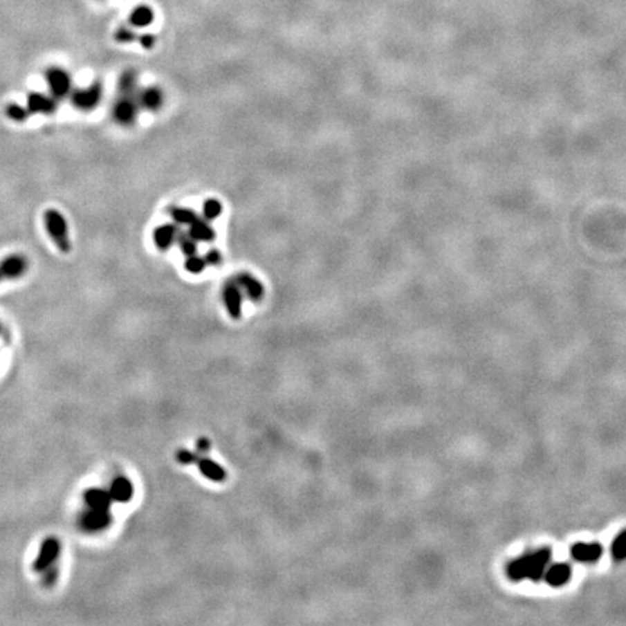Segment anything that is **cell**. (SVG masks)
Instances as JSON below:
<instances>
[{
    "label": "cell",
    "mask_w": 626,
    "mask_h": 626,
    "mask_svg": "<svg viewBox=\"0 0 626 626\" xmlns=\"http://www.w3.org/2000/svg\"><path fill=\"white\" fill-rule=\"evenodd\" d=\"M44 225L47 234L61 252L71 251V241L68 238V228L63 213L55 209H48L44 213Z\"/></svg>",
    "instance_id": "3"
},
{
    "label": "cell",
    "mask_w": 626,
    "mask_h": 626,
    "mask_svg": "<svg viewBox=\"0 0 626 626\" xmlns=\"http://www.w3.org/2000/svg\"><path fill=\"white\" fill-rule=\"evenodd\" d=\"M222 213V205L215 201V199H209L205 202L203 205V215L206 221H213L217 219Z\"/></svg>",
    "instance_id": "26"
},
{
    "label": "cell",
    "mask_w": 626,
    "mask_h": 626,
    "mask_svg": "<svg viewBox=\"0 0 626 626\" xmlns=\"http://www.w3.org/2000/svg\"><path fill=\"white\" fill-rule=\"evenodd\" d=\"M28 108H24L19 103H9L6 108V116L15 122H24L29 118Z\"/></svg>",
    "instance_id": "24"
},
{
    "label": "cell",
    "mask_w": 626,
    "mask_h": 626,
    "mask_svg": "<svg viewBox=\"0 0 626 626\" xmlns=\"http://www.w3.org/2000/svg\"><path fill=\"white\" fill-rule=\"evenodd\" d=\"M197 458H199V454L192 452V451H186V450H180L178 454H177V460L181 464H193V463L197 461Z\"/></svg>",
    "instance_id": "28"
},
{
    "label": "cell",
    "mask_w": 626,
    "mask_h": 626,
    "mask_svg": "<svg viewBox=\"0 0 626 626\" xmlns=\"http://www.w3.org/2000/svg\"><path fill=\"white\" fill-rule=\"evenodd\" d=\"M45 578H48V584H51L54 582V578H55V570H51L50 576H48V573L45 574Z\"/></svg>",
    "instance_id": "32"
},
{
    "label": "cell",
    "mask_w": 626,
    "mask_h": 626,
    "mask_svg": "<svg viewBox=\"0 0 626 626\" xmlns=\"http://www.w3.org/2000/svg\"><path fill=\"white\" fill-rule=\"evenodd\" d=\"M197 451L199 452H208L210 450V442L205 438H202L201 441H197Z\"/></svg>",
    "instance_id": "31"
},
{
    "label": "cell",
    "mask_w": 626,
    "mask_h": 626,
    "mask_svg": "<svg viewBox=\"0 0 626 626\" xmlns=\"http://www.w3.org/2000/svg\"><path fill=\"white\" fill-rule=\"evenodd\" d=\"M209 221H202L197 218L189 229V234L196 239V241H205L209 242L213 238H215V231H213L212 226L208 223Z\"/></svg>",
    "instance_id": "20"
},
{
    "label": "cell",
    "mask_w": 626,
    "mask_h": 626,
    "mask_svg": "<svg viewBox=\"0 0 626 626\" xmlns=\"http://www.w3.org/2000/svg\"><path fill=\"white\" fill-rule=\"evenodd\" d=\"M223 300L228 308L229 315H231L234 319H238L241 316V306H242V292L239 286L234 282L228 283L225 286V292H223Z\"/></svg>",
    "instance_id": "13"
},
{
    "label": "cell",
    "mask_w": 626,
    "mask_h": 626,
    "mask_svg": "<svg viewBox=\"0 0 626 626\" xmlns=\"http://www.w3.org/2000/svg\"><path fill=\"white\" fill-rule=\"evenodd\" d=\"M235 283L239 286L241 292L246 293L251 300H259L264 295L263 284L250 276V274H239Z\"/></svg>",
    "instance_id": "16"
},
{
    "label": "cell",
    "mask_w": 626,
    "mask_h": 626,
    "mask_svg": "<svg viewBox=\"0 0 626 626\" xmlns=\"http://www.w3.org/2000/svg\"><path fill=\"white\" fill-rule=\"evenodd\" d=\"M206 264H209V266H218L219 263H221V254L218 252V251H215V250H212V251H209L208 254H206Z\"/></svg>",
    "instance_id": "30"
},
{
    "label": "cell",
    "mask_w": 626,
    "mask_h": 626,
    "mask_svg": "<svg viewBox=\"0 0 626 626\" xmlns=\"http://www.w3.org/2000/svg\"><path fill=\"white\" fill-rule=\"evenodd\" d=\"M612 555L618 561L626 560V529L622 531L612 542Z\"/></svg>",
    "instance_id": "23"
},
{
    "label": "cell",
    "mask_w": 626,
    "mask_h": 626,
    "mask_svg": "<svg viewBox=\"0 0 626 626\" xmlns=\"http://www.w3.org/2000/svg\"><path fill=\"white\" fill-rule=\"evenodd\" d=\"M138 91H119L118 98L112 106V116L113 120L120 127H132L136 119H138L140 113V102H138Z\"/></svg>",
    "instance_id": "2"
},
{
    "label": "cell",
    "mask_w": 626,
    "mask_h": 626,
    "mask_svg": "<svg viewBox=\"0 0 626 626\" xmlns=\"http://www.w3.org/2000/svg\"><path fill=\"white\" fill-rule=\"evenodd\" d=\"M549 561H551V549L540 548L509 562L506 571L513 582H522V580L538 582L544 577Z\"/></svg>",
    "instance_id": "1"
},
{
    "label": "cell",
    "mask_w": 626,
    "mask_h": 626,
    "mask_svg": "<svg viewBox=\"0 0 626 626\" xmlns=\"http://www.w3.org/2000/svg\"><path fill=\"white\" fill-rule=\"evenodd\" d=\"M177 242H178V246H180V250H181V252L185 254L186 257H190V255H194L196 254V251H197V241L187 232V234H178V237H177Z\"/></svg>",
    "instance_id": "22"
},
{
    "label": "cell",
    "mask_w": 626,
    "mask_h": 626,
    "mask_svg": "<svg viewBox=\"0 0 626 626\" xmlns=\"http://www.w3.org/2000/svg\"><path fill=\"white\" fill-rule=\"evenodd\" d=\"M603 554V548L599 542H577L571 548V557L578 562H596Z\"/></svg>",
    "instance_id": "10"
},
{
    "label": "cell",
    "mask_w": 626,
    "mask_h": 626,
    "mask_svg": "<svg viewBox=\"0 0 626 626\" xmlns=\"http://www.w3.org/2000/svg\"><path fill=\"white\" fill-rule=\"evenodd\" d=\"M196 464H197V467H199L202 475L212 481H223L226 479L225 470L221 466H218L215 461L209 460V458L199 457L197 458Z\"/></svg>",
    "instance_id": "18"
},
{
    "label": "cell",
    "mask_w": 626,
    "mask_h": 626,
    "mask_svg": "<svg viewBox=\"0 0 626 626\" xmlns=\"http://www.w3.org/2000/svg\"><path fill=\"white\" fill-rule=\"evenodd\" d=\"M28 270V259L24 255L12 254L0 261V277L2 279H19Z\"/></svg>",
    "instance_id": "7"
},
{
    "label": "cell",
    "mask_w": 626,
    "mask_h": 626,
    "mask_svg": "<svg viewBox=\"0 0 626 626\" xmlns=\"http://www.w3.org/2000/svg\"><path fill=\"white\" fill-rule=\"evenodd\" d=\"M103 87L99 82L91 83L90 86L84 89H75L71 91V103L75 109L90 112L98 108V104L102 100Z\"/></svg>",
    "instance_id": "4"
},
{
    "label": "cell",
    "mask_w": 626,
    "mask_h": 626,
    "mask_svg": "<svg viewBox=\"0 0 626 626\" xmlns=\"http://www.w3.org/2000/svg\"><path fill=\"white\" fill-rule=\"evenodd\" d=\"M170 217L176 223L180 225H192L197 219L196 213L187 208H172Z\"/></svg>",
    "instance_id": "21"
},
{
    "label": "cell",
    "mask_w": 626,
    "mask_h": 626,
    "mask_svg": "<svg viewBox=\"0 0 626 626\" xmlns=\"http://www.w3.org/2000/svg\"><path fill=\"white\" fill-rule=\"evenodd\" d=\"M205 267H206V259L202 257H197L196 254L187 257V259L185 261V268L192 274L202 273L205 270Z\"/></svg>",
    "instance_id": "27"
},
{
    "label": "cell",
    "mask_w": 626,
    "mask_h": 626,
    "mask_svg": "<svg viewBox=\"0 0 626 626\" xmlns=\"http://www.w3.org/2000/svg\"><path fill=\"white\" fill-rule=\"evenodd\" d=\"M26 108L30 115H53L58 108V99H55L53 95L30 91L28 95Z\"/></svg>",
    "instance_id": "6"
},
{
    "label": "cell",
    "mask_w": 626,
    "mask_h": 626,
    "mask_svg": "<svg viewBox=\"0 0 626 626\" xmlns=\"http://www.w3.org/2000/svg\"><path fill=\"white\" fill-rule=\"evenodd\" d=\"M138 102L141 109L157 112L164 103V95L158 87H145L138 91Z\"/></svg>",
    "instance_id": "12"
},
{
    "label": "cell",
    "mask_w": 626,
    "mask_h": 626,
    "mask_svg": "<svg viewBox=\"0 0 626 626\" xmlns=\"http://www.w3.org/2000/svg\"><path fill=\"white\" fill-rule=\"evenodd\" d=\"M84 501L89 509L109 510L111 503L113 500L111 497V493L103 490V488H89L84 493Z\"/></svg>",
    "instance_id": "15"
},
{
    "label": "cell",
    "mask_w": 626,
    "mask_h": 626,
    "mask_svg": "<svg viewBox=\"0 0 626 626\" xmlns=\"http://www.w3.org/2000/svg\"><path fill=\"white\" fill-rule=\"evenodd\" d=\"M112 524V515L109 510L89 509L80 519V525L87 532H100Z\"/></svg>",
    "instance_id": "8"
},
{
    "label": "cell",
    "mask_w": 626,
    "mask_h": 626,
    "mask_svg": "<svg viewBox=\"0 0 626 626\" xmlns=\"http://www.w3.org/2000/svg\"><path fill=\"white\" fill-rule=\"evenodd\" d=\"M113 38L119 44H131L134 41H138V35H136L129 26H119L115 30Z\"/></svg>",
    "instance_id": "25"
},
{
    "label": "cell",
    "mask_w": 626,
    "mask_h": 626,
    "mask_svg": "<svg viewBox=\"0 0 626 626\" xmlns=\"http://www.w3.org/2000/svg\"><path fill=\"white\" fill-rule=\"evenodd\" d=\"M154 22V10L147 5L136 6L129 15V24L134 28H147Z\"/></svg>",
    "instance_id": "19"
},
{
    "label": "cell",
    "mask_w": 626,
    "mask_h": 626,
    "mask_svg": "<svg viewBox=\"0 0 626 626\" xmlns=\"http://www.w3.org/2000/svg\"><path fill=\"white\" fill-rule=\"evenodd\" d=\"M58 554H59V542L55 538L45 540L41 545L37 560L34 561V570L45 571L47 569H50L53 566V562L57 560Z\"/></svg>",
    "instance_id": "9"
},
{
    "label": "cell",
    "mask_w": 626,
    "mask_h": 626,
    "mask_svg": "<svg viewBox=\"0 0 626 626\" xmlns=\"http://www.w3.org/2000/svg\"><path fill=\"white\" fill-rule=\"evenodd\" d=\"M178 237V228L176 225H161L154 231V242L156 246L165 251L169 250L173 243L177 241Z\"/></svg>",
    "instance_id": "17"
},
{
    "label": "cell",
    "mask_w": 626,
    "mask_h": 626,
    "mask_svg": "<svg viewBox=\"0 0 626 626\" xmlns=\"http://www.w3.org/2000/svg\"><path fill=\"white\" fill-rule=\"evenodd\" d=\"M45 82L50 87V93L55 99H64L73 91L71 75L61 67H50L45 70Z\"/></svg>",
    "instance_id": "5"
},
{
    "label": "cell",
    "mask_w": 626,
    "mask_h": 626,
    "mask_svg": "<svg viewBox=\"0 0 626 626\" xmlns=\"http://www.w3.org/2000/svg\"><path fill=\"white\" fill-rule=\"evenodd\" d=\"M109 493L113 501L128 503L134 496V484L127 477H116L111 484Z\"/></svg>",
    "instance_id": "14"
},
{
    "label": "cell",
    "mask_w": 626,
    "mask_h": 626,
    "mask_svg": "<svg viewBox=\"0 0 626 626\" xmlns=\"http://www.w3.org/2000/svg\"><path fill=\"white\" fill-rule=\"evenodd\" d=\"M138 41H140V44L142 45L145 50H152V48H154L157 39L152 34H142V35L138 37Z\"/></svg>",
    "instance_id": "29"
},
{
    "label": "cell",
    "mask_w": 626,
    "mask_h": 626,
    "mask_svg": "<svg viewBox=\"0 0 626 626\" xmlns=\"http://www.w3.org/2000/svg\"><path fill=\"white\" fill-rule=\"evenodd\" d=\"M0 279H2V277H0Z\"/></svg>",
    "instance_id": "33"
},
{
    "label": "cell",
    "mask_w": 626,
    "mask_h": 626,
    "mask_svg": "<svg viewBox=\"0 0 626 626\" xmlns=\"http://www.w3.org/2000/svg\"><path fill=\"white\" fill-rule=\"evenodd\" d=\"M573 574V569L567 562H557L553 566H548L545 570L544 578L551 587H561L570 582Z\"/></svg>",
    "instance_id": "11"
}]
</instances>
